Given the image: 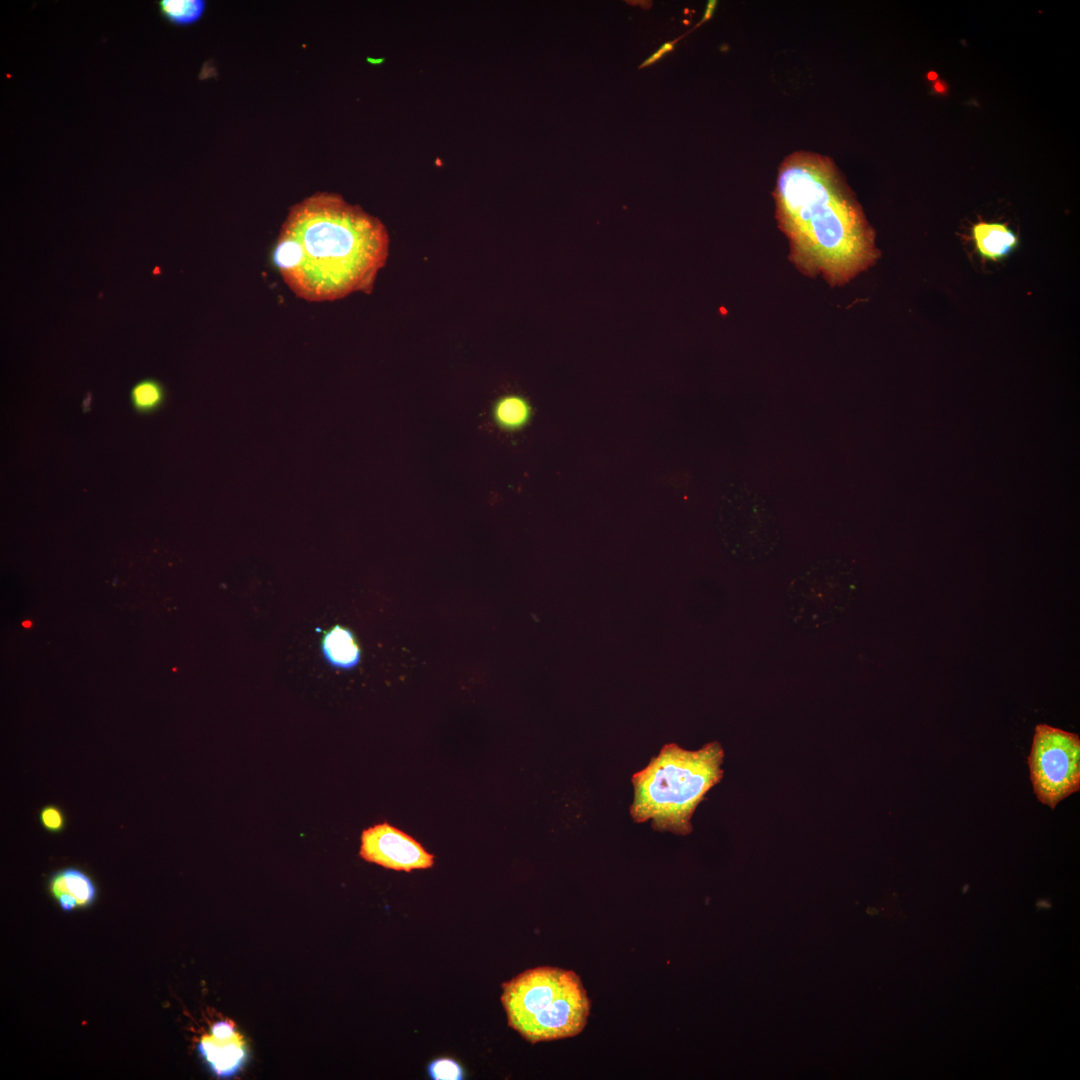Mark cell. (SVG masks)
Here are the masks:
<instances>
[{
	"instance_id": "cell-6",
	"label": "cell",
	"mask_w": 1080,
	"mask_h": 1080,
	"mask_svg": "<svg viewBox=\"0 0 1080 1080\" xmlns=\"http://www.w3.org/2000/svg\"><path fill=\"white\" fill-rule=\"evenodd\" d=\"M1037 799L1051 809L1080 789V738L1077 734L1038 724L1028 757Z\"/></svg>"
},
{
	"instance_id": "cell-7",
	"label": "cell",
	"mask_w": 1080,
	"mask_h": 1080,
	"mask_svg": "<svg viewBox=\"0 0 1080 1080\" xmlns=\"http://www.w3.org/2000/svg\"><path fill=\"white\" fill-rule=\"evenodd\" d=\"M734 553L746 562L769 557L778 547L781 531L768 501L753 487L739 485L731 503Z\"/></svg>"
},
{
	"instance_id": "cell-9",
	"label": "cell",
	"mask_w": 1080,
	"mask_h": 1080,
	"mask_svg": "<svg viewBox=\"0 0 1080 1080\" xmlns=\"http://www.w3.org/2000/svg\"><path fill=\"white\" fill-rule=\"evenodd\" d=\"M197 1050L214 1076L231 1078L244 1067L248 1058L243 1035L230 1019L214 1022L209 1033L198 1042Z\"/></svg>"
},
{
	"instance_id": "cell-16",
	"label": "cell",
	"mask_w": 1080,
	"mask_h": 1080,
	"mask_svg": "<svg viewBox=\"0 0 1080 1080\" xmlns=\"http://www.w3.org/2000/svg\"><path fill=\"white\" fill-rule=\"evenodd\" d=\"M427 1073L433 1080H462L465 1077L463 1066L450 1057H440L431 1061Z\"/></svg>"
},
{
	"instance_id": "cell-15",
	"label": "cell",
	"mask_w": 1080,
	"mask_h": 1080,
	"mask_svg": "<svg viewBox=\"0 0 1080 1080\" xmlns=\"http://www.w3.org/2000/svg\"><path fill=\"white\" fill-rule=\"evenodd\" d=\"M165 399L163 385L156 379L145 378L133 385L130 391L132 406L139 412H151L162 405Z\"/></svg>"
},
{
	"instance_id": "cell-4",
	"label": "cell",
	"mask_w": 1080,
	"mask_h": 1080,
	"mask_svg": "<svg viewBox=\"0 0 1080 1080\" xmlns=\"http://www.w3.org/2000/svg\"><path fill=\"white\" fill-rule=\"evenodd\" d=\"M508 1025L530 1043L572 1037L585 1027L590 1001L579 976L541 966L502 984Z\"/></svg>"
},
{
	"instance_id": "cell-13",
	"label": "cell",
	"mask_w": 1080,
	"mask_h": 1080,
	"mask_svg": "<svg viewBox=\"0 0 1080 1080\" xmlns=\"http://www.w3.org/2000/svg\"><path fill=\"white\" fill-rule=\"evenodd\" d=\"M493 414L499 426L507 430H517L529 421L531 407L524 397L509 394L497 400Z\"/></svg>"
},
{
	"instance_id": "cell-12",
	"label": "cell",
	"mask_w": 1080,
	"mask_h": 1080,
	"mask_svg": "<svg viewBox=\"0 0 1080 1080\" xmlns=\"http://www.w3.org/2000/svg\"><path fill=\"white\" fill-rule=\"evenodd\" d=\"M322 652L329 664L340 669H351L360 661V648L353 633L336 625L324 633Z\"/></svg>"
},
{
	"instance_id": "cell-1",
	"label": "cell",
	"mask_w": 1080,
	"mask_h": 1080,
	"mask_svg": "<svg viewBox=\"0 0 1080 1080\" xmlns=\"http://www.w3.org/2000/svg\"><path fill=\"white\" fill-rule=\"evenodd\" d=\"M789 260L804 275L842 286L875 264V232L833 160L796 151L778 168L773 191Z\"/></svg>"
},
{
	"instance_id": "cell-17",
	"label": "cell",
	"mask_w": 1080,
	"mask_h": 1080,
	"mask_svg": "<svg viewBox=\"0 0 1080 1080\" xmlns=\"http://www.w3.org/2000/svg\"><path fill=\"white\" fill-rule=\"evenodd\" d=\"M38 820L42 828L51 834L63 832L67 823L64 811L55 804L43 806L39 810Z\"/></svg>"
},
{
	"instance_id": "cell-14",
	"label": "cell",
	"mask_w": 1080,
	"mask_h": 1080,
	"mask_svg": "<svg viewBox=\"0 0 1080 1080\" xmlns=\"http://www.w3.org/2000/svg\"><path fill=\"white\" fill-rule=\"evenodd\" d=\"M158 8L166 21L174 25L186 26L197 22L203 16L206 2L203 0H160Z\"/></svg>"
},
{
	"instance_id": "cell-8",
	"label": "cell",
	"mask_w": 1080,
	"mask_h": 1080,
	"mask_svg": "<svg viewBox=\"0 0 1080 1080\" xmlns=\"http://www.w3.org/2000/svg\"><path fill=\"white\" fill-rule=\"evenodd\" d=\"M359 856L386 869L410 872L429 869L434 856L407 833L384 822L361 834Z\"/></svg>"
},
{
	"instance_id": "cell-3",
	"label": "cell",
	"mask_w": 1080,
	"mask_h": 1080,
	"mask_svg": "<svg viewBox=\"0 0 1080 1080\" xmlns=\"http://www.w3.org/2000/svg\"><path fill=\"white\" fill-rule=\"evenodd\" d=\"M723 759L724 751L718 742H710L696 751L685 750L676 744L663 746L659 754L632 777V819L636 822L651 820L656 830L689 834L697 806L722 780Z\"/></svg>"
},
{
	"instance_id": "cell-18",
	"label": "cell",
	"mask_w": 1080,
	"mask_h": 1080,
	"mask_svg": "<svg viewBox=\"0 0 1080 1080\" xmlns=\"http://www.w3.org/2000/svg\"><path fill=\"white\" fill-rule=\"evenodd\" d=\"M680 39H681V37L677 38V39H675L673 41H669V42L664 43L654 54H652L650 57H648L646 60L643 61V63L639 66V69H642L644 67H647V66H650V65L656 63L658 60H660L668 52L673 51L675 44Z\"/></svg>"
},
{
	"instance_id": "cell-11",
	"label": "cell",
	"mask_w": 1080,
	"mask_h": 1080,
	"mask_svg": "<svg viewBox=\"0 0 1080 1080\" xmlns=\"http://www.w3.org/2000/svg\"><path fill=\"white\" fill-rule=\"evenodd\" d=\"M972 239L978 253L991 261L1006 257L1017 247V235L1005 224L979 221L972 227Z\"/></svg>"
},
{
	"instance_id": "cell-5",
	"label": "cell",
	"mask_w": 1080,
	"mask_h": 1080,
	"mask_svg": "<svg viewBox=\"0 0 1080 1080\" xmlns=\"http://www.w3.org/2000/svg\"><path fill=\"white\" fill-rule=\"evenodd\" d=\"M853 583L852 570L841 559L827 557L814 562L788 588L790 619L804 629L828 625L849 605Z\"/></svg>"
},
{
	"instance_id": "cell-19",
	"label": "cell",
	"mask_w": 1080,
	"mask_h": 1080,
	"mask_svg": "<svg viewBox=\"0 0 1080 1080\" xmlns=\"http://www.w3.org/2000/svg\"><path fill=\"white\" fill-rule=\"evenodd\" d=\"M715 6H716V1H709L708 2L704 17H703L702 21L699 24H701L702 22L707 21L712 16Z\"/></svg>"
},
{
	"instance_id": "cell-2",
	"label": "cell",
	"mask_w": 1080,
	"mask_h": 1080,
	"mask_svg": "<svg viewBox=\"0 0 1080 1080\" xmlns=\"http://www.w3.org/2000/svg\"><path fill=\"white\" fill-rule=\"evenodd\" d=\"M388 253L378 218L339 195L317 193L291 208L272 260L295 295L322 302L371 292Z\"/></svg>"
},
{
	"instance_id": "cell-10",
	"label": "cell",
	"mask_w": 1080,
	"mask_h": 1080,
	"mask_svg": "<svg viewBox=\"0 0 1080 1080\" xmlns=\"http://www.w3.org/2000/svg\"><path fill=\"white\" fill-rule=\"evenodd\" d=\"M48 890L65 912L89 907L97 897V888L91 877L75 867L54 872L49 878Z\"/></svg>"
}]
</instances>
